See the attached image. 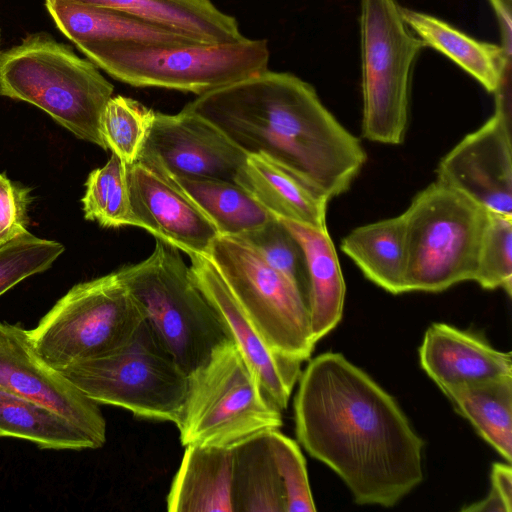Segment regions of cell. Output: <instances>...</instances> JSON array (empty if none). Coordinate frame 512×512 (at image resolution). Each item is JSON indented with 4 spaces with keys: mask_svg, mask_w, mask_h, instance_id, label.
<instances>
[{
    "mask_svg": "<svg viewBox=\"0 0 512 512\" xmlns=\"http://www.w3.org/2000/svg\"><path fill=\"white\" fill-rule=\"evenodd\" d=\"M294 399L296 436L359 505L392 507L423 480V439L394 398L342 354L312 359Z\"/></svg>",
    "mask_w": 512,
    "mask_h": 512,
    "instance_id": "6da1fadb",
    "label": "cell"
},
{
    "mask_svg": "<svg viewBox=\"0 0 512 512\" xmlns=\"http://www.w3.org/2000/svg\"><path fill=\"white\" fill-rule=\"evenodd\" d=\"M184 109L217 126L246 154L276 161L317 195L345 193L367 154L309 83L270 70L199 95Z\"/></svg>",
    "mask_w": 512,
    "mask_h": 512,
    "instance_id": "7a4b0ae2",
    "label": "cell"
},
{
    "mask_svg": "<svg viewBox=\"0 0 512 512\" xmlns=\"http://www.w3.org/2000/svg\"><path fill=\"white\" fill-rule=\"evenodd\" d=\"M113 91L93 62L47 33L30 34L0 52V95L37 106L77 138L105 150L100 122Z\"/></svg>",
    "mask_w": 512,
    "mask_h": 512,
    "instance_id": "3957f363",
    "label": "cell"
},
{
    "mask_svg": "<svg viewBox=\"0 0 512 512\" xmlns=\"http://www.w3.org/2000/svg\"><path fill=\"white\" fill-rule=\"evenodd\" d=\"M118 272L145 319L187 375L230 339L174 246L156 239L150 256Z\"/></svg>",
    "mask_w": 512,
    "mask_h": 512,
    "instance_id": "277c9868",
    "label": "cell"
},
{
    "mask_svg": "<svg viewBox=\"0 0 512 512\" xmlns=\"http://www.w3.org/2000/svg\"><path fill=\"white\" fill-rule=\"evenodd\" d=\"M175 425L183 446L231 447L279 429L282 413L229 339L188 375L186 398Z\"/></svg>",
    "mask_w": 512,
    "mask_h": 512,
    "instance_id": "5b68a950",
    "label": "cell"
},
{
    "mask_svg": "<svg viewBox=\"0 0 512 512\" xmlns=\"http://www.w3.org/2000/svg\"><path fill=\"white\" fill-rule=\"evenodd\" d=\"M113 78L136 87L202 95L268 69L265 39L173 46L111 43L81 49Z\"/></svg>",
    "mask_w": 512,
    "mask_h": 512,
    "instance_id": "8992f818",
    "label": "cell"
},
{
    "mask_svg": "<svg viewBox=\"0 0 512 512\" xmlns=\"http://www.w3.org/2000/svg\"><path fill=\"white\" fill-rule=\"evenodd\" d=\"M488 211L434 181L402 213L405 292H441L474 279Z\"/></svg>",
    "mask_w": 512,
    "mask_h": 512,
    "instance_id": "52a82bcc",
    "label": "cell"
},
{
    "mask_svg": "<svg viewBox=\"0 0 512 512\" xmlns=\"http://www.w3.org/2000/svg\"><path fill=\"white\" fill-rule=\"evenodd\" d=\"M59 372L98 404L174 424L188 388V375L146 319L122 345Z\"/></svg>",
    "mask_w": 512,
    "mask_h": 512,
    "instance_id": "ba28073f",
    "label": "cell"
},
{
    "mask_svg": "<svg viewBox=\"0 0 512 512\" xmlns=\"http://www.w3.org/2000/svg\"><path fill=\"white\" fill-rule=\"evenodd\" d=\"M144 320L116 270L74 285L28 334L40 358L60 371L122 345Z\"/></svg>",
    "mask_w": 512,
    "mask_h": 512,
    "instance_id": "9c48e42d",
    "label": "cell"
},
{
    "mask_svg": "<svg viewBox=\"0 0 512 512\" xmlns=\"http://www.w3.org/2000/svg\"><path fill=\"white\" fill-rule=\"evenodd\" d=\"M362 136L399 145L409 121L411 78L424 46L396 0H361Z\"/></svg>",
    "mask_w": 512,
    "mask_h": 512,
    "instance_id": "30bf717a",
    "label": "cell"
},
{
    "mask_svg": "<svg viewBox=\"0 0 512 512\" xmlns=\"http://www.w3.org/2000/svg\"><path fill=\"white\" fill-rule=\"evenodd\" d=\"M208 257L267 344L284 356L307 360L316 342L295 286L238 236L219 235Z\"/></svg>",
    "mask_w": 512,
    "mask_h": 512,
    "instance_id": "8fae6325",
    "label": "cell"
},
{
    "mask_svg": "<svg viewBox=\"0 0 512 512\" xmlns=\"http://www.w3.org/2000/svg\"><path fill=\"white\" fill-rule=\"evenodd\" d=\"M494 94L493 115L440 160L436 181L488 212L512 217L511 72Z\"/></svg>",
    "mask_w": 512,
    "mask_h": 512,
    "instance_id": "7c38bea8",
    "label": "cell"
},
{
    "mask_svg": "<svg viewBox=\"0 0 512 512\" xmlns=\"http://www.w3.org/2000/svg\"><path fill=\"white\" fill-rule=\"evenodd\" d=\"M136 226L188 256H208L219 233L178 180L157 162L138 157L127 166Z\"/></svg>",
    "mask_w": 512,
    "mask_h": 512,
    "instance_id": "4fadbf2b",
    "label": "cell"
},
{
    "mask_svg": "<svg viewBox=\"0 0 512 512\" xmlns=\"http://www.w3.org/2000/svg\"><path fill=\"white\" fill-rule=\"evenodd\" d=\"M139 157L157 162L176 178L237 183L247 154L196 113L155 112Z\"/></svg>",
    "mask_w": 512,
    "mask_h": 512,
    "instance_id": "5bb4252c",
    "label": "cell"
},
{
    "mask_svg": "<svg viewBox=\"0 0 512 512\" xmlns=\"http://www.w3.org/2000/svg\"><path fill=\"white\" fill-rule=\"evenodd\" d=\"M0 388L37 402L88 433L99 448L106 442V421L99 404L84 395L37 354L28 330L0 322Z\"/></svg>",
    "mask_w": 512,
    "mask_h": 512,
    "instance_id": "9a60e30c",
    "label": "cell"
},
{
    "mask_svg": "<svg viewBox=\"0 0 512 512\" xmlns=\"http://www.w3.org/2000/svg\"><path fill=\"white\" fill-rule=\"evenodd\" d=\"M193 281L217 311L230 339L257 375L263 389L282 411L301 374V363L274 351L250 321L208 256L192 255Z\"/></svg>",
    "mask_w": 512,
    "mask_h": 512,
    "instance_id": "2e32d148",
    "label": "cell"
},
{
    "mask_svg": "<svg viewBox=\"0 0 512 512\" xmlns=\"http://www.w3.org/2000/svg\"><path fill=\"white\" fill-rule=\"evenodd\" d=\"M422 369L442 389L512 376L510 352L493 348L480 336L433 323L419 349Z\"/></svg>",
    "mask_w": 512,
    "mask_h": 512,
    "instance_id": "e0dca14e",
    "label": "cell"
},
{
    "mask_svg": "<svg viewBox=\"0 0 512 512\" xmlns=\"http://www.w3.org/2000/svg\"><path fill=\"white\" fill-rule=\"evenodd\" d=\"M45 6L59 30L80 50L122 42L163 46L201 44L112 8L69 0H45Z\"/></svg>",
    "mask_w": 512,
    "mask_h": 512,
    "instance_id": "ac0fdd59",
    "label": "cell"
},
{
    "mask_svg": "<svg viewBox=\"0 0 512 512\" xmlns=\"http://www.w3.org/2000/svg\"><path fill=\"white\" fill-rule=\"evenodd\" d=\"M167 495L171 512H234L233 447L185 446Z\"/></svg>",
    "mask_w": 512,
    "mask_h": 512,
    "instance_id": "d6986e66",
    "label": "cell"
},
{
    "mask_svg": "<svg viewBox=\"0 0 512 512\" xmlns=\"http://www.w3.org/2000/svg\"><path fill=\"white\" fill-rule=\"evenodd\" d=\"M128 13L201 44H222L244 38L236 19L211 0H69Z\"/></svg>",
    "mask_w": 512,
    "mask_h": 512,
    "instance_id": "ffe728a7",
    "label": "cell"
},
{
    "mask_svg": "<svg viewBox=\"0 0 512 512\" xmlns=\"http://www.w3.org/2000/svg\"><path fill=\"white\" fill-rule=\"evenodd\" d=\"M298 240L308 270L307 308L315 342L340 322L345 301V282L328 229L279 218Z\"/></svg>",
    "mask_w": 512,
    "mask_h": 512,
    "instance_id": "44dd1931",
    "label": "cell"
},
{
    "mask_svg": "<svg viewBox=\"0 0 512 512\" xmlns=\"http://www.w3.org/2000/svg\"><path fill=\"white\" fill-rule=\"evenodd\" d=\"M237 184L278 218L327 229L328 200L263 154H247Z\"/></svg>",
    "mask_w": 512,
    "mask_h": 512,
    "instance_id": "7402d4cb",
    "label": "cell"
},
{
    "mask_svg": "<svg viewBox=\"0 0 512 512\" xmlns=\"http://www.w3.org/2000/svg\"><path fill=\"white\" fill-rule=\"evenodd\" d=\"M411 31L476 79L485 90L495 93L511 69V54L501 45L476 40L449 23L424 12L401 7Z\"/></svg>",
    "mask_w": 512,
    "mask_h": 512,
    "instance_id": "603a6c76",
    "label": "cell"
},
{
    "mask_svg": "<svg viewBox=\"0 0 512 512\" xmlns=\"http://www.w3.org/2000/svg\"><path fill=\"white\" fill-rule=\"evenodd\" d=\"M340 249L371 282L394 295L405 293L402 214L354 228L342 239Z\"/></svg>",
    "mask_w": 512,
    "mask_h": 512,
    "instance_id": "cb8c5ba5",
    "label": "cell"
},
{
    "mask_svg": "<svg viewBox=\"0 0 512 512\" xmlns=\"http://www.w3.org/2000/svg\"><path fill=\"white\" fill-rule=\"evenodd\" d=\"M455 411L508 463L512 459V376L442 388Z\"/></svg>",
    "mask_w": 512,
    "mask_h": 512,
    "instance_id": "d4e9b609",
    "label": "cell"
},
{
    "mask_svg": "<svg viewBox=\"0 0 512 512\" xmlns=\"http://www.w3.org/2000/svg\"><path fill=\"white\" fill-rule=\"evenodd\" d=\"M0 437L26 440L42 449L99 448L88 433L61 414L1 388Z\"/></svg>",
    "mask_w": 512,
    "mask_h": 512,
    "instance_id": "484cf974",
    "label": "cell"
},
{
    "mask_svg": "<svg viewBox=\"0 0 512 512\" xmlns=\"http://www.w3.org/2000/svg\"><path fill=\"white\" fill-rule=\"evenodd\" d=\"M267 432L232 446L234 512H285L284 491Z\"/></svg>",
    "mask_w": 512,
    "mask_h": 512,
    "instance_id": "4316f807",
    "label": "cell"
},
{
    "mask_svg": "<svg viewBox=\"0 0 512 512\" xmlns=\"http://www.w3.org/2000/svg\"><path fill=\"white\" fill-rule=\"evenodd\" d=\"M176 179L212 221L219 235L241 236L264 226L276 217L237 183L209 179Z\"/></svg>",
    "mask_w": 512,
    "mask_h": 512,
    "instance_id": "83f0119b",
    "label": "cell"
},
{
    "mask_svg": "<svg viewBox=\"0 0 512 512\" xmlns=\"http://www.w3.org/2000/svg\"><path fill=\"white\" fill-rule=\"evenodd\" d=\"M81 201L85 218L102 227L136 226L129 200L127 165L114 153L103 167L90 172Z\"/></svg>",
    "mask_w": 512,
    "mask_h": 512,
    "instance_id": "f1b7e54d",
    "label": "cell"
},
{
    "mask_svg": "<svg viewBox=\"0 0 512 512\" xmlns=\"http://www.w3.org/2000/svg\"><path fill=\"white\" fill-rule=\"evenodd\" d=\"M154 114L155 111L134 99L112 96L100 122L106 148L119 156L127 166L132 165L144 146Z\"/></svg>",
    "mask_w": 512,
    "mask_h": 512,
    "instance_id": "f546056e",
    "label": "cell"
},
{
    "mask_svg": "<svg viewBox=\"0 0 512 512\" xmlns=\"http://www.w3.org/2000/svg\"><path fill=\"white\" fill-rule=\"evenodd\" d=\"M238 237L253 247L272 268L285 276L307 305L308 270L305 253L298 240L278 217Z\"/></svg>",
    "mask_w": 512,
    "mask_h": 512,
    "instance_id": "4dcf8cb0",
    "label": "cell"
},
{
    "mask_svg": "<svg viewBox=\"0 0 512 512\" xmlns=\"http://www.w3.org/2000/svg\"><path fill=\"white\" fill-rule=\"evenodd\" d=\"M473 281L483 289L512 292V217L488 213Z\"/></svg>",
    "mask_w": 512,
    "mask_h": 512,
    "instance_id": "1f68e13d",
    "label": "cell"
},
{
    "mask_svg": "<svg viewBox=\"0 0 512 512\" xmlns=\"http://www.w3.org/2000/svg\"><path fill=\"white\" fill-rule=\"evenodd\" d=\"M64 250L62 243L30 232L0 247V296L24 279L49 269Z\"/></svg>",
    "mask_w": 512,
    "mask_h": 512,
    "instance_id": "d6a6232c",
    "label": "cell"
},
{
    "mask_svg": "<svg viewBox=\"0 0 512 512\" xmlns=\"http://www.w3.org/2000/svg\"><path fill=\"white\" fill-rule=\"evenodd\" d=\"M267 435L284 491L285 512L316 511L299 446L278 429L268 431Z\"/></svg>",
    "mask_w": 512,
    "mask_h": 512,
    "instance_id": "836d02e7",
    "label": "cell"
},
{
    "mask_svg": "<svg viewBox=\"0 0 512 512\" xmlns=\"http://www.w3.org/2000/svg\"><path fill=\"white\" fill-rule=\"evenodd\" d=\"M31 190L0 173V247L29 232L28 208Z\"/></svg>",
    "mask_w": 512,
    "mask_h": 512,
    "instance_id": "e575fe53",
    "label": "cell"
},
{
    "mask_svg": "<svg viewBox=\"0 0 512 512\" xmlns=\"http://www.w3.org/2000/svg\"><path fill=\"white\" fill-rule=\"evenodd\" d=\"M491 490L512 510V469L510 463H494L491 470Z\"/></svg>",
    "mask_w": 512,
    "mask_h": 512,
    "instance_id": "d590c367",
    "label": "cell"
},
{
    "mask_svg": "<svg viewBox=\"0 0 512 512\" xmlns=\"http://www.w3.org/2000/svg\"><path fill=\"white\" fill-rule=\"evenodd\" d=\"M496 15L501 35V47L505 52H512V2L507 0H489Z\"/></svg>",
    "mask_w": 512,
    "mask_h": 512,
    "instance_id": "8d00e7d4",
    "label": "cell"
},
{
    "mask_svg": "<svg viewBox=\"0 0 512 512\" xmlns=\"http://www.w3.org/2000/svg\"><path fill=\"white\" fill-rule=\"evenodd\" d=\"M507 1L512 2V0H507Z\"/></svg>",
    "mask_w": 512,
    "mask_h": 512,
    "instance_id": "74e56055",
    "label": "cell"
}]
</instances>
